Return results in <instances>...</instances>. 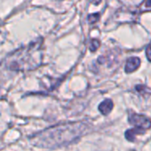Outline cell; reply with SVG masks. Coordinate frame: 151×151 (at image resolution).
Listing matches in <instances>:
<instances>
[{"label": "cell", "instance_id": "cell-1", "mask_svg": "<svg viewBox=\"0 0 151 151\" xmlns=\"http://www.w3.org/2000/svg\"><path fill=\"white\" fill-rule=\"evenodd\" d=\"M89 128V125L83 121L61 123L33 134L29 139L37 147L55 149L78 140Z\"/></svg>", "mask_w": 151, "mask_h": 151}, {"label": "cell", "instance_id": "cell-2", "mask_svg": "<svg viewBox=\"0 0 151 151\" xmlns=\"http://www.w3.org/2000/svg\"><path fill=\"white\" fill-rule=\"evenodd\" d=\"M44 59L43 39L39 38L8 54L1 65L14 72H29L38 68Z\"/></svg>", "mask_w": 151, "mask_h": 151}, {"label": "cell", "instance_id": "cell-3", "mask_svg": "<svg viewBox=\"0 0 151 151\" xmlns=\"http://www.w3.org/2000/svg\"><path fill=\"white\" fill-rule=\"evenodd\" d=\"M128 121L135 129L146 132V130L151 127V119L144 115H138L135 113L130 114L128 116Z\"/></svg>", "mask_w": 151, "mask_h": 151}, {"label": "cell", "instance_id": "cell-4", "mask_svg": "<svg viewBox=\"0 0 151 151\" xmlns=\"http://www.w3.org/2000/svg\"><path fill=\"white\" fill-rule=\"evenodd\" d=\"M140 65V60L138 57H131L126 60L124 71L126 73H132L138 69Z\"/></svg>", "mask_w": 151, "mask_h": 151}, {"label": "cell", "instance_id": "cell-5", "mask_svg": "<svg viewBox=\"0 0 151 151\" xmlns=\"http://www.w3.org/2000/svg\"><path fill=\"white\" fill-rule=\"evenodd\" d=\"M113 107H114L113 101L110 99H106L99 105V111L103 116H108L112 111Z\"/></svg>", "mask_w": 151, "mask_h": 151}, {"label": "cell", "instance_id": "cell-6", "mask_svg": "<svg viewBox=\"0 0 151 151\" xmlns=\"http://www.w3.org/2000/svg\"><path fill=\"white\" fill-rule=\"evenodd\" d=\"M145 132L143 131H140L139 129H135V128H132L130 130H127L125 132V138L127 140L129 141H134L135 139V137L137 134H143Z\"/></svg>", "mask_w": 151, "mask_h": 151}, {"label": "cell", "instance_id": "cell-7", "mask_svg": "<svg viewBox=\"0 0 151 151\" xmlns=\"http://www.w3.org/2000/svg\"><path fill=\"white\" fill-rule=\"evenodd\" d=\"M100 41L97 40V39H93L90 43V45H89V49L91 50V52H95L99 47H100Z\"/></svg>", "mask_w": 151, "mask_h": 151}, {"label": "cell", "instance_id": "cell-8", "mask_svg": "<svg viewBox=\"0 0 151 151\" xmlns=\"http://www.w3.org/2000/svg\"><path fill=\"white\" fill-rule=\"evenodd\" d=\"M146 55L149 61H151V44H149L146 49Z\"/></svg>", "mask_w": 151, "mask_h": 151}, {"label": "cell", "instance_id": "cell-9", "mask_svg": "<svg viewBox=\"0 0 151 151\" xmlns=\"http://www.w3.org/2000/svg\"><path fill=\"white\" fill-rule=\"evenodd\" d=\"M99 18V14H94V15H90L89 16V22L91 23H94L96 21H98Z\"/></svg>", "mask_w": 151, "mask_h": 151}, {"label": "cell", "instance_id": "cell-10", "mask_svg": "<svg viewBox=\"0 0 151 151\" xmlns=\"http://www.w3.org/2000/svg\"><path fill=\"white\" fill-rule=\"evenodd\" d=\"M146 6L151 8V0H147V1H146Z\"/></svg>", "mask_w": 151, "mask_h": 151}]
</instances>
